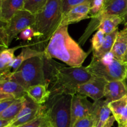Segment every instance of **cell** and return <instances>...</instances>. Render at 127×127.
<instances>
[{"instance_id": "obj_17", "label": "cell", "mask_w": 127, "mask_h": 127, "mask_svg": "<svg viewBox=\"0 0 127 127\" xmlns=\"http://www.w3.org/2000/svg\"><path fill=\"white\" fill-rule=\"evenodd\" d=\"M40 55H43V52L33 49L28 45H25L22 48L20 54L17 57H15L13 62L11 63V71L13 72L17 70L25 61Z\"/></svg>"}, {"instance_id": "obj_42", "label": "cell", "mask_w": 127, "mask_h": 127, "mask_svg": "<svg viewBox=\"0 0 127 127\" xmlns=\"http://www.w3.org/2000/svg\"><path fill=\"white\" fill-rule=\"evenodd\" d=\"M125 65H126V74H125V79L127 80V63H125Z\"/></svg>"}, {"instance_id": "obj_14", "label": "cell", "mask_w": 127, "mask_h": 127, "mask_svg": "<svg viewBox=\"0 0 127 127\" xmlns=\"http://www.w3.org/2000/svg\"><path fill=\"white\" fill-rule=\"evenodd\" d=\"M127 51V28L119 31L110 53L115 59L124 63Z\"/></svg>"}, {"instance_id": "obj_27", "label": "cell", "mask_w": 127, "mask_h": 127, "mask_svg": "<svg viewBox=\"0 0 127 127\" xmlns=\"http://www.w3.org/2000/svg\"><path fill=\"white\" fill-rule=\"evenodd\" d=\"M106 35L101 30H97L91 40L92 50L93 52H97L102 45Z\"/></svg>"}, {"instance_id": "obj_39", "label": "cell", "mask_w": 127, "mask_h": 127, "mask_svg": "<svg viewBox=\"0 0 127 127\" xmlns=\"http://www.w3.org/2000/svg\"><path fill=\"white\" fill-rule=\"evenodd\" d=\"M45 127H53V125H52V124H51V122H50L49 121V119H48V122H47V124H46V125H45Z\"/></svg>"}, {"instance_id": "obj_33", "label": "cell", "mask_w": 127, "mask_h": 127, "mask_svg": "<svg viewBox=\"0 0 127 127\" xmlns=\"http://www.w3.org/2000/svg\"><path fill=\"white\" fill-rule=\"evenodd\" d=\"M11 72V69L7 65H6L0 57V73H4Z\"/></svg>"}, {"instance_id": "obj_24", "label": "cell", "mask_w": 127, "mask_h": 127, "mask_svg": "<svg viewBox=\"0 0 127 127\" xmlns=\"http://www.w3.org/2000/svg\"><path fill=\"white\" fill-rule=\"evenodd\" d=\"M48 120V116L46 110L33 120L19 127H45Z\"/></svg>"}, {"instance_id": "obj_21", "label": "cell", "mask_w": 127, "mask_h": 127, "mask_svg": "<svg viewBox=\"0 0 127 127\" xmlns=\"http://www.w3.org/2000/svg\"><path fill=\"white\" fill-rule=\"evenodd\" d=\"M24 97L16 99L12 104L0 114V119L12 121L22 109L24 104Z\"/></svg>"}, {"instance_id": "obj_2", "label": "cell", "mask_w": 127, "mask_h": 127, "mask_svg": "<svg viewBox=\"0 0 127 127\" xmlns=\"http://www.w3.org/2000/svg\"><path fill=\"white\" fill-rule=\"evenodd\" d=\"M50 97L63 94H76L77 88L91 80L93 76L86 67L55 66L51 73Z\"/></svg>"}, {"instance_id": "obj_37", "label": "cell", "mask_w": 127, "mask_h": 127, "mask_svg": "<svg viewBox=\"0 0 127 127\" xmlns=\"http://www.w3.org/2000/svg\"><path fill=\"white\" fill-rule=\"evenodd\" d=\"M11 72H8V73H0V81L6 80V79H8L9 75Z\"/></svg>"}, {"instance_id": "obj_30", "label": "cell", "mask_w": 127, "mask_h": 127, "mask_svg": "<svg viewBox=\"0 0 127 127\" xmlns=\"http://www.w3.org/2000/svg\"><path fill=\"white\" fill-rule=\"evenodd\" d=\"M9 45V40L6 29L0 28V48L1 49L8 48Z\"/></svg>"}, {"instance_id": "obj_10", "label": "cell", "mask_w": 127, "mask_h": 127, "mask_svg": "<svg viewBox=\"0 0 127 127\" xmlns=\"http://www.w3.org/2000/svg\"><path fill=\"white\" fill-rule=\"evenodd\" d=\"M107 83L104 79L94 76L91 80L79 85L77 88L76 94L89 97L94 101H97L104 97Z\"/></svg>"}, {"instance_id": "obj_28", "label": "cell", "mask_w": 127, "mask_h": 127, "mask_svg": "<svg viewBox=\"0 0 127 127\" xmlns=\"http://www.w3.org/2000/svg\"><path fill=\"white\" fill-rule=\"evenodd\" d=\"M93 0H62L63 16L65 15L72 7L85 2H91Z\"/></svg>"}, {"instance_id": "obj_3", "label": "cell", "mask_w": 127, "mask_h": 127, "mask_svg": "<svg viewBox=\"0 0 127 127\" xmlns=\"http://www.w3.org/2000/svg\"><path fill=\"white\" fill-rule=\"evenodd\" d=\"M44 63L43 55L30 58L25 61L17 70L11 72L8 79L17 83L26 91L38 84H47Z\"/></svg>"}, {"instance_id": "obj_40", "label": "cell", "mask_w": 127, "mask_h": 127, "mask_svg": "<svg viewBox=\"0 0 127 127\" xmlns=\"http://www.w3.org/2000/svg\"><path fill=\"white\" fill-rule=\"evenodd\" d=\"M124 22V24L127 22V14L125 16V17H124V22Z\"/></svg>"}, {"instance_id": "obj_4", "label": "cell", "mask_w": 127, "mask_h": 127, "mask_svg": "<svg viewBox=\"0 0 127 127\" xmlns=\"http://www.w3.org/2000/svg\"><path fill=\"white\" fill-rule=\"evenodd\" d=\"M35 17V22L33 27L41 34L40 40L42 42L50 40L62 23V0H48Z\"/></svg>"}, {"instance_id": "obj_36", "label": "cell", "mask_w": 127, "mask_h": 127, "mask_svg": "<svg viewBox=\"0 0 127 127\" xmlns=\"http://www.w3.org/2000/svg\"><path fill=\"white\" fill-rule=\"evenodd\" d=\"M11 123V121L0 119V127H7Z\"/></svg>"}, {"instance_id": "obj_5", "label": "cell", "mask_w": 127, "mask_h": 127, "mask_svg": "<svg viewBox=\"0 0 127 127\" xmlns=\"http://www.w3.org/2000/svg\"><path fill=\"white\" fill-rule=\"evenodd\" d=\"M86 68L93 76L104 79L107 82L125 79V63L117 60L110 53L102 58L93 57Z\"/></svg>"}, {"instance_id": "obj_7", "label": "cell", "mask_w": 127, "mask_h": 127, "mask_svg": "<svg viewBox=\"0 0 127 127\" xmlns=\"http://www.w3.org/2000/svg\"><path fill=\"white\" fill-rule=\"evenodd\" d=\"M24 99L22 109L8 126H22L33 120L47 110V107L35 103L27 94L24 96Z\"/></svg>"}, {"instance_id": "obj_26", "label": "cell", "mask_w": 127, "mask_h": 127, "mask_svg": "<svg viewBox=\"0 0 127 127\" xmlns=\"http://www.w3.org/2000/svg\"><path fill=\"white\" fill-rule=\"evenodd\" d=\"M105 0H93L89 11V17L91 18L99 16L104 9Z\"/></svg>"}, {"instance_id": "obj_12", "label": "cell", "mask_w": 127, "mask_h": 127, "mask_svg": "<svg viewBox=\"0 0 127 127\" xmlns=\"http://www.w3.org/2000/svg\"><path fill=\"white\" fill-rule=\"evenodd\" d=\"M127 95V85L125 80L107 82L104 89L105 100L109 104Z\"/></svg>"}, {"instance_id": "obj_31", "label": "cell", "mask_w": 127, "mask_h": 127, "mask_svg": "<svg viewBox=\"0 0 127 127\" xmlns=\"http://www.w3.org/2000/svg\"><path fill=\"white\" fill-rule=\"evenodd\" d=\"M117 123L118 127H125L127 125V105Z\"/></svg>"}, {"instance_id": "obj_38", "label": "cell", "mask_w": 127, "mask_h": 127, "mask_svg": "<svg viewBox=\"0 0 127 127\" xmlns=\"http://www.w3.org/2000/svg\"><path fill=\"white\" fill-rule=\"evenodd\" d=\"M1 0H0V28L1 29H6L7 24L2 22L1 19Z\"/></svg>"}, {"instance_id": "obj_34", "label": "cell", "mask_w": 127, "mask_h": 127, "mask_svg": "<svg viewBox=\"0 0 127 127\" xmlns=\"http://www.w3.org/2000/svg\"><path fill=\"white\" fill-rule=\"evenodd\" d=\"M115 121H116L115 117L112 115V116L110 117V118L108 119L107 122L104 124V125L102 127H112L113 126V125H114Z\"/></svg>"}, {"instance_id": "obj_43", "label": "cell", "mask_w": 127, "mask_h": 127, "mask_svg": "<svg viewBox=\"0 0 127 127\" xmlns=\"http://www.w3.org/2000/svg\"><path fill=\"white\" fill-rule=\"evenodd\" d=\"M124 26H125V27H126V28H127V23H125V24H124Z\"/></svg>"}, {"instance_id": "obj_32", "label": "cell", "mask_w": 127, "mask_h": 127, "mask_svg": "<svg viewBox=\"0 0 127 127\" xmlns=\"http://www.w3.org/2000/svg\"><path fill=\"white\" fill-rule=\"evenodd\" d=\"M16 99H6V100L0 101V114L6 110L11 104H12L16 100Z\"/></svg>"}, {"instance_id": "obj_9", "label": "cell", "mask_w": 127, "mask_h": 127, "mask_svg": "<svg viewBox=\"0 0 127 127\" xmlns=\"http://www.w3.org/2000/svg\"><path fill=\"white\" fill-rule=\"evenodd\" d=\"M93 107V103L90 102L87 97L73 94L71 107V127L79 119L91 115Z\"/></svg>"}, {"instance_id": "obj_16", "label": "cell", "mask_w": 127, "mask_h": 127, "mask_svg": "<svg viewBox=\"0 0 127 127\" xmlns=\"http://www.w3.org/2000/svg\"><path fill=\"white\" fill-rule=\"evenodd\" d=\"M48 83L38 84L26 91V94L37 104L42 105L49 100L51 92L48 89Z\"/></svg>"}, {"instance_id": "obj_41", "label": "cell", "mask_w": 127, "mask_h": 127, "mask_svg": "<svg viewBox=\"0 0 127 127\" xmlns=\"http://www.w3.org/2000/svg\"><path fill=\"white\" fill-rule=\"evenodd\" d=\"M124 63H127V53L126 55H125V59H124Z\"/></svg>"}, {"instance_id": "obj_15", "label": "cell", "mask_w": 127, "mask_h": 127, "mask_svg": "<svg viewBox=\"0 0 127 127\" xmlns=\"http://www.w3.org/2000/svg\"><path fill=\"white\" fill-rule=\"evenodd\" d=\"M25 0H1V19L4 23L9 22L14 15L23 10Z\"/></svg>"}, {"instance_id": "obj_19", "label": "cell", "mask_w": 127, "mask_h": 127, "mask_svg": "<svg viewBox=\"0 0 127 127\" xmlns=\"http://www.w3.org/2000/svg\"><path fill=\"white\" fill-rule=\"evenodd\" d=\"M123 22V18L119 16H106L101 19L97 30H101L105 35H109L117 30L119 25Z\"/></svg>"}, {"instance_id": "obj_13", "label": "cell", "mask_w": 127, "mask_h": 127, "mask_svg": "<svg viewBox=\"0 0 127 127\" xmlns=\"http://www.w3.org/2000/svg\"><path fill=\"white\" fill-rule=\"evenodd\" d=\"M105 100L100 99L93 103L92 117L93 119V127H102L110 118L111 111Z\"/></svg>"}, {"instance_id": "obj_1", "label": "cell", "mask_w": 127, "mask_h": 127, "mask_svg": "<svg viewBox=\"0 0 127 127\" xmlns=\"http://www.w3.org/2000/svg\"><path fill=\"white\" fill-rule=\"evenodd\" d=\"M68 26H61L50 37L43 51L45 59L56 58L69 66H81L89 52H86L68 33Z\"/></svg>"}, {"instance_id": "obj_35", "label": "cell", "mask_w": 127, "mask_h": 127, "mask_svg": "<svg viewBox=\"0 0 127 127\" xmlns=\"http://www.w3.org/2000/svg\"><path fill=\"white\" fill-rule=\"evenodd\" d=\"M16 99L14 96L11 95H9V94H4V93H2L0 92V101L4 100H6V99Z\"/></svg>"}, {"instance_id": "obj_18", "label": "cell", "mask_w": 127, "mask_h": 127, "mask_svg": "<svg viewBox=\"0 0 127 127\" xmlns=\"http://www.w3.org/2000/svg\"><path fill=\"white\" fill-rule=\"evenodd\" d=\"M0 92L12 95L16 99L22 97L26 94V90L21 86L9 79L0 81Z\"/></svg>"}, {"instance_id": "obj_8", "label": "cell", "mask_w": 127, "mask_h": 127, "mask_svg": "<svg viewBox=\"0 0 127 127\" xmlns=\"http://www.w3.org/2000/svg\"><path fill=\"white\" fill-rule=\"evenodd\" d=\"M35 22V15L26 10H21L16 12L7 24L6 31L9 37V43L25 29L33 26Z\"/></svg>"}, {"instance_id": "obj_6", "label": "cell", "mask_w": 127, "mask_h": 127, "mask_svg": "<svg viewBox=\"0 0 127 127\" xmlns=\"http://www.w3.org/2000/svg\"><path fill=\"white\" fill-rule=\"evenodd\" d=\"M73 94L50 97L47 107L48 119L54 127H71V107Z\"/></svg>"}, {"instance_id": "obj_22", "label": "cell", "mask_w": 127, "mask_h": 127, "mask_svg": "<svg viewBox=\"0 0 127 127\" xmlns=\"http://www.w3.org/2000/svg\"><path fill=\"white\" fill-rule=\"evenodd\" d=\"M127 105V95L121 99L112 102L108 104L113 116L117 122L119 120Z\"/></svg>"}, {"instance_id": "obj_20", "label": "cell", "mask_w": 127, "mask_h": 127, "mask_svg": "<svg viewBox=\"0 0 127 127\" xmlns=\"http://www.w3.org/2000/svg\"><path fill=\"white\" fill-rule=\"evenodd\" d=\"M118 32L119 30L117 29L110 34L106 35L100 48L97 52H93V57L96 58H102L110 53Z\"/></svg>"}, {"instance_id": "obj_11", "label": "cell", "mask_w": 127, "mask_h": 127, "mask_svg": "<svg viewBox=\"0 0 127 127\" xmlns=\"http://www.w3.org/2000/svg\"><path fill=\"white\" fill-rule=\"evenodd\" d=\"M91 2H85L72 7L65 15L63 16L61 26H68L89 18V11Z\"/></svg>"}, {"instance_id": "obj_45", "label": "cell", "mask_w": 127, "mask_h": 127, "mask_svg": "<svg viewBox=\"0 0 127 127\" xmlns=\"http://www.w3.org/2000/svg\"><path fill=\"white\" fill-rule=\"evenodd\" d=\"M127 127V125H126V127Z\"/></svg>"}, {"instance_id": "obj_29", "label": "cell", "mask_w": 127, "mask_h": 127, "mask_svg": "<svg viewBox=\"0 0 127 127\" xmlns=\"http://www.w3.org/2000/svg\"><path fill=\"white\" fill-rule=\"evenodd\" d=\"M93 119L92 115L83 117L78 120L73 127H93Z\"/></svg>"}, {"instance_id": "obj_25", "label": "cell", "mask_w": 127, "mask_h": 127, "mask_svg": "<svg viewBox=\"0 0 127 127\" xmlns=\"http://www.w3.org/2000/svg\"><path fill=\"white\" fill-rule=\"evenodd\" d=\"M33 37H37L40 39L41 34L33 28V26H29L25 29L19 33V38L23 41H30Z\"/></svg>"}, {"instance_id": "obj_23", "label": "cell", "mask_w": 127, "mask_h": 127, "mask_svg": "<svg viewBox=\"0 0 127 127\" xmlns=\"http://www.w3.org/2000/svg\"><path fill=\"white\" fill-rule=\"evenodd\" d=\"M48 0H25L24 9L35 15L42 9Z\"/></svg>"}, {"instance_id": "obj_44", "label": "cell", "mask_w": 127, "mask_h": 127, "mask_svg": "<svg viewBox=\"0 0 127 127\" xmlns=\"http://www.w3.org/2000/svg\"><path fill=\"white\" fill-rule=\"evenodd\" d=\"M7 127H16V126H7Z\"/></svg>"}, {"instance_id": "obj_46", "label": "cell", "mask_w": 127, "mask_h": 127, "mask_svg": "<svg viewBox=\"0 0 127 127\" xmlns=\"http://www.w3.org/2000/svg\"><path fill=\"white\" fill-rule=\"evenodd\" d=\"M0 50H1V48H0Z\"/></svg>"}]
</instances>
